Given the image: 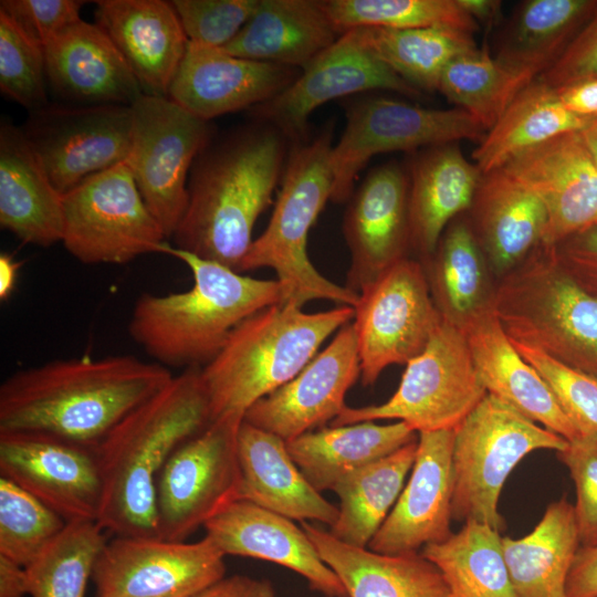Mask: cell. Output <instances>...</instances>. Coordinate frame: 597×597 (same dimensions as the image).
<instances>
[{"label":"cell","instance_id":"6da1fadb","mask_svg":"<svg viewBox=\"0 0 597 597\" xmlns=\"http://www.w3.org/2000/svg\"><path fill=\"white\" fill-rule=\"evenodd\" d=\"M171 378L168 368L132 355L55 359L21 369L0 386V431L98 447Z\"/></svg>","mask_w":597,"mask_h":597},{"label":"cell","instance_id":"7a4b0ae2","mask_svg":"<svg viewBox=\"0 0 597 597\" xmlns=\"http://www.w3.org/2000/svg\"><path fill=\"white\" fill-rule=\"evenodd\" d=\"M287 140L255 121L209 144L192 165L174 247L239 272L254 224L283 176Z\"/></svg>","mask_w":597,"mask_h":597},{"label":"cell","instance_id":"3957f363","mask_svg":"<svg viewBox=\"0 0 597 597\" xmlns=\"http://www.w3.org/2000/svg\"><path fill=\"white\" fill-rule=\"evenodd\" d=\"M212 421L200 368L184 369L101 442L98 524L114 536L159 537L156 485L165 463ZM160 538V537H159Z\"/></svg>","mask_w":597,"mask_h":597},{"label":"cell","instance_id":"277c9868","mask_svg":"<svg viewBox=\"0 0 597 597\" xmlns=\"http://www.w3.org/2000/svg\"><path fill=\"white\" fill-rule=\"evenodd\" d=\"M164 253L189 268L193 284L184 292L138 296L128 332L155 363L168 369L203 367L239 324L265 307L282 304L276 279L244 275L168 243Z\"/></svg>","mask_w":597,"mask_h":597},{"label":"cell","instance_id":"5b68a950","mask_svg":"<svg viewBox=\"0 0 597 597\" xmlns=\"http://www.w3.org/2000/svg\"><path fill=\"white\" fill-rule=\"evenodd\" d=\"M354 313L348 305L305 313L292 304H275L244 320L200 368L212 420L245 413L295 377L332 334L353 322Z\"/></svg>","mask_w":597,"mask_h":597},{"label":"cell","instance_id":"8992f818","mask_svg":"<svg viewBox=\"0 0 597 597\" xmlns=\"http://www.w3.org/2000/svg\"><path fill=\"white\" fill-rule=\"evenodd\" d=\"M333 128L296 145L287 158L271 219L244 255L239 272L271 268L283 292L282 304L301 307L313 300L355 306L359 294L322 275L307 254L308 232L333 191Z\"/></svg>","mask_w":597,"mask_h":597},{"label":"cell","instance_id":"52a82bcc","mask_svg":"<svg viewBox=\"0 0 597 597\" xmlns=\"http://www.w3.org/2000/svg\"><path fill=\"white\" fill-rule=\"evenodd\" d=\"M492 308L506 336L597 377V296L540 244L502 276Z\"/></svg>","mask_w":597,"mask_h":597},{"label":"cell","instance_id":"ba28073f","mask_svg":"<svg viewBox=\"0 0 597 597\" xmlns=\"http://www.w3.org/2000/svg\"><path fill=\"white\" fill-rule=\"evenodd\" d=\"M567 442L486 392L454 429L452 519L501 531L499 498L510 473L528 453Z\"/></svg>","mask_w":597,"mask_h":597},{"label":"cell","instance_id":"9c48e42d","mask_svg":"<svg viewBox=\"0 0 597 597\" xmlns=\"http://www.w3.org/2000/svg\"><path fill=\"white\" fill-rule=\"evenodd\" d=\"M485 395L465 332L441 316L425 349L406 364L387 401L346 406L331 426L395 419L418 433L455 429Z\"/></svg>","mask_w":597,"mask_h":597},{"label":"cell","instance_id":"30bf717a","mask_svg":"<svg viewBox=\"0 0 597 597\" xmlns=\"http://www.w3.org/2000/svg\"><path fill=\"white\" fill-rule=\"evenodd\" d=\"M62 243L84 264H124L163 253L166 234L122 163L63 195Z\"/></svg>","mask_w":597,"mask_h":597},{"label":"cell","instance_id":"8fae6325","mask_svg":"<svg viewBox=\"0 0 597 597\" xmlns=\"http://www.w3.org/2000/svg\"><path fill=\"white\" fill-rule=\"evenodd\" d=\"M244 413L229 412L181 443L157 479L159 537L186 541L239 498L238 436Z\"/></svg>","mask_w":597,"mask_h":597},{"label":"cell","instance_id":"7c38bea8","mask_svg":"<svg viewBox=\"0 0 597 597\" xmlns=\"http://www.w3.org/2000/svg\"><path fill=\"white\" fill-rule=\"evenodd\" d=\"M346 126L333 146L331 165L334 184L331 200L348 201L358 172L375 156L479 140L484 126L461 108H425L386 97H369L349 105Z\"/></svg>","mask_w":597,"mask_h":597},{"label":"cell","instance_id":"4fadbf2b","mask_svg":"<svg viewBox=\"0 0 597 597\" xmlns=\"http://www.w3.org/2000/svg\"><path fill=\"white\" fill-rule=\"evenodd\" d=\"M126 164L150 212L171 238L188 203V175L210 144V123L168 97L143 94L133 105Z\"/></svg>","mask_w":597,"mask_h":597},{"label":"cell","instance_id":"5bb4252c","mask_svg":"<svg viewBox=\"0 0 597 597\" xmlns=\"http://www.w3.org/2000/svg\"><path fill=\"white\" fill-rule=\"evenodd\" d=\"M353 324L360 381L371 386L390 365L407 364L427 346L441 321L420 261L405 258L360 293Z\"/></svg>","mask_w":597,"mask_h":597},{"label":"cell","instance_id":"9a60e30c","mask_svg":"<svg viewBox=\"0 0 597 597\" xmlns=\"http://www.w3.org/2000/svg\"><path fill=\"white\" fill-rule=\"evenodd\" d=\"M226 555L197 542L115 536L94 565L96 597H191L226 576Z\"/></svg>","mask_w":597,"mask_h":597},{"label":"cell","instance_id":"2e32d148","mask_svg":"<svg viewBox=\"0 0 597 597\" xmlns=\"http://www.w3.org/2000/svg\"><path fill=\"white\" fill-rule=\"evenodd\" d=\"M50 180L63 195L86 178L126 163L132 106L48 105L22 128Z\"/></svg>","mask_w":597,"mask_h":597},{"label":"cell","instance_id":"e0dca14e","mask_svg":"<svg viewBox=\"0 0 597 597\" xmlns=\"http://www.w3.org/2000/svg\"><path fill=\"white\" fill-rule=\"evenodd\" d=\"M0 476L67 523L98 521L104 483L98 447L25 431H0Z\"/></svg>","mask_w":597,"mask_h":597},{"label":"cell","instance_id":"ac0fdd59","mask_svg":"<svg viewBox=\"0 0 597 597\" xmlns=\"http://www.w3.org/2000/svg\"><path fill=\"white\" fill-rule=\"evenodd\" d=\"M371 90L394 91L409 97L422 93L364 46L355 30H348L304 67L287 88L251 109L255 121L272 125L287 139L297 142L306 135L308 117L318 106Z\"/></svg>","mask_w":597,"mask_h":597},{"label":"cell","instance_id":"d6986e66","mask_svg":"<svg viewBox=\"0 0 597 597\" xmlns=\"http://www.w3.org/2000/svg\"><path fill=\"white\" fill-rule=\"evenodd\" d=\"M358 378L360 360L350 322L295 377L254 402L243 419L290 441L336 419Z\"/></svg>","mask_w":597,"mask_h":597},{"label":"cell","instance_id":"ffe728a7","mask_svg":"<svg viewBox=\"0 0 597 597\" xmlns=\"http://www.w3.org/2000/svg\"><path fill=\"white\" fill-rule=\"evenodd\" d=\"M500 169L544 205L547 227L541 244L554 247L597 227V165L579 130L530 148Z\"/></svg>","mask_w":597,"mask_h":597},{"label":"cell","instance_id":"44dd1931","mask_svg":"<svg viewBox=\"0 0 597 597\" xmlns=\"http://www.w3.org/2000/svg\"><path fill=\"white\" fill-rule=\"evenodd\" d=\"M350 262L346 287L359 294L411 249L409 178L396 163L373 169L352 193L343 220Z\"/></svg>","mask_w":597,"mask_h":597},{"label":"cell","instance_id":"7402d4cb","mask_svg":"<svg viewBox=\"0 0 597 597\" xmlns=\"http://www.w3.org/2000/svg\"><path fill=\"white\" fill-rule=\"evenodd\" d=\"M453 443L454 429L418 433L409 480L367 548L413 554L452 533Z\"/></svg>","mask_w":597,"mask_h":597},{"label":"cell","instance_id":"603a6c76","mask_svg":"<svg viewBox=\"0 0 597 597\" xmlns=\"http://www.w3.org/2000/svg\"><path fill=\"white\" fill-rule=\"evenodd\" d=\"M301 71L234 56L222 48L188 41L168 98L210 122L272 100L287 88Z\"/></svg>","mask_w":597,"mask_h":597},{"label":"cell","instance_id":"cb8c5ba5","mask_svg":"<svg viewBox=\"0 0 597 597\" xmlns=\"http://www.w3.org/2000/svg\"><path fill=\"white\" fill-rule=\"evenodd\" d=\"M203 528L224 555L272 562L304 577L327 597H348L314 544L293 520L254 503L237 500L208 521Z\"/></svg>","mask_w":597,"mask_h":597},{"label":"cell","instance_id":"d4e9b609","mask_svg":"<svg viewBox=\"0 0 597 597\" xmlns=\"http://www.w3.org/2000/svg\"><path fill=\"white\" fill-rule=\"evenodd\" d=\"M95 23L123 55L143 93L168 97L188 38L171 2L96 1Z\"/></svg>","mask_w":597,"mask_h":597},{"label":"cell","instance_id":"484cf974","mask_svg":"<svg viewBox=\"0 0 597 597\" xmlns=\"http://www.w3.org/2000/svg\"><path fill=\"white\" fill-rule=\"evenodd\" d=\"M51 88L72 105L132 106L143 90L107 34L83 20L44 45Z\"/></svg>","mask_w":597,"mask_h":597},{"label":"cell","instance_id":"4316f807","mask_svg":"<svg viewBox=\"0 0 597 597\" xmlns=\"http://www.w3.org/2000/svg\"><path fill=\"white\" fill-rule=\"evenodd\" d=\"M463 331L476 374L488 394L567 441L580 434L542 376L515 349L492 304Z\"/></svg>","mask_w":597,"mask_h":597},{"label":"cell","instance_id":"83f0119b","mask_svg":"<svg viewBox=\"0 0 597 597\" xmlns=\"http://www.w3.org/2000/svg\"><path fill=\"white\" fill-rule=\"evenodd\" d=\"M238 500L254 503L293 521L331 527L338 507L314 489L293 461L282 438L242 421L238 436Z\"/></svg>","mask_w":597,"mask_h":597},{"label":"cell","instance_id":"f1b7e54d","mask_svg":"<svg viewBox=\"0 0 597 597\" xmlns=\"http://www.w3.org/2000/svg\"><path fill=\"white\" fill-rule=\"evenodd\" d=\"M63 193L50 180L22 128L0 127V224L22 242L49 247L63 237Z\"/></svg>","mask_w":597,"mask_h":597},{"label":"cell","instance_id":"f546056e","mask_svg":"<svg viewBox=\"0 0 597 597\" xmlns=\"http://www.w3.org/2000/svg\"><path fill=\"white\" fill-rule=\"evenodd\" d=\"M470 226L488 265L503 276L542 243L547 213L542 201L502 169L483 174Z\"/></svg>","mask_w":597,"mask_h":597},{"label":"cell","instance_id":"4dcf8cb0","mask_svg":"<svg viewBox=\"0 0 597 597\" xmlns=\"http://www.w3.org/2000/svg\"><path fill=\"white\" fill-rule=\"evenodd\" d=\"M481 171L457 143L432 146L413 160L409 177L410 242L429 260L447 227L470 209Z\"/></svg>","mask_w":597,"mask_h":597},{"label":"cell","instance_id":"1f68e13d","mask_svg":"<svg viewBox=\"0 0 597 597\" xmlns=\"http://www.w3.org/2000/svg\"><path fill=\"white\" fill-rule=\"evenodd\" d=\"M341 35L322 1L260 0L222 49L234 56L303 70Z\"/></svg>","mask_w":597,"mask_h":597},{"label":"cell","instance_id":"d6a6232c","mask_svg":"<svg viewBox=\"0 0 597 597\" xmlns=\"http://www.w3.org/2000/svg\"><path fill=\"white\" fill-rule=\"evenodd\" d=\"M301 527L348 597H449L440 572L420 553L379 554L346 544L311 522Z\"/></svg>","mask_w":597,"mask_h":597},{"label":"cell","instance_id":"836d02e7","mask_svg":"<svg viewBox=\"0 0 597 597\" xmlns=\"http://www.w3.org/2000/svg\"><path fill=\"white\" fill-rule=\"evenodd\" d=\"M418 439L404 421H363L320 428L286 441L305 479L318 492L333 491L347 475Z\"/></svg>","mask_w":597,"mask_h":597},{"label":"cell","instance_id":"e575fe53","mask_svg":"<svg viewBox=\"0 0 597 597\" xmlns=\"http://www.w3.org/2000/svg\"><path fill=\"white\" fill-rule=\"evenodd\" d=\"M597 11V0H525L513 10L495 44L506 67L537 78L565 52Z\"/></svg>","mask_w":597,"mask_h":597},{"label":"cell","instance_id":"d590c367","mask_svg":"<svg viewBox=\"0 0 597 597\" xmlns=\"http://www.w3.org/2000/svg\"><path fill=\"white\" fill-rule=\"evenodd\" d=\"M515 597H567L566 583L580 547L574 504L552 502L531 533L502 537Z\"/></svg>","mask_w":597,"mask_h":597},{"label":"cell","instance_id":"8d00e7d4","mask_svg":"<svg viewBox=\"0 0 597 597\" xmlns=\"http://www.w3.org/2000/svg\"><path fill=\"white\" fill-rule=\"evenodd\" d=\"M590 118L563 105L555 87L536 78L522 88L472 153L481 174L562 134L580 130Z\"/></svg>","mask_w":597,"mask_h":597},{"label":"cell","instance_id":"74e56055","mask_svg":"<svg viewBox=\"0 0 597 597\" xmlns=\"http://www.w3.org/2000/svg\"><path fill=\"white\" fill-rule=\"evenodd\" d=\"M423 265L433 302L443 318L464 328L491 305L488 262L470 222L454 219Z\"/></svg>","mask_w":597,"mask_h":597},{"label":"cell","instance_id":"f35d334b","mask_svg":"<svg viewBox=\"0 0 597 597\" xmlns=\"http://www.w3.org/2000/svg\"><path fill=\"white\" fill-rule=\"evenodd\" d=\"M418 439L347 475L333 492L339 499L338 517L329 527L337 540L367 547L396 501L411 470Z\"/></svg>","mask_w":597,"mask_h":597},{"label":"cell","instance_id":"ab89813d","mask_svg":"<svg viewBox=\"0 0 597 597\" xmlns=\"http://www.w3.org/2000/svg\"><path fill=\"white\" fill-rule=\"evenodd\" d=\"M420 554L438 568L449 597H515L500 531L489 524L467 521Z\"/></svg>","mask_w":597,"mask_h":597},{"label":"cell","instance_id":"60d3db41","mask_svg":"<svg viewBox=\"0 0 597 597\" xmlns=\"http://www.w3.org/2000/svg\"><path fill=\"white\" fill-rule=\"evenodd\" d=\"M364 46L419 91H438L455 57L476 49L473 34L444 27L352 29Z\"/></svg>","mask_w":597,"mask_h":597},{"label":"cell","instance_id":"b9f144b4","mask_svg":"<svg viewBox=\"0 0 597 597\" xmlns=\"http://www.w3.org/2000/svg\"><path fill=\"white\" fill-rule=\"evenodd\" d=\"M534 80L506 67L486 49L476 48L447 65L438 91L474 116L488 132L516 94Z\"/></svg>","mask_w":597,"mask_h":597},{"label":"cell","instance_id":"7bdbcfd3","mask_svg":"<svg viewBox=\"0 0 597 597\" xmlns=\"http://www.w3.org/2000/svg\"><path fill=\"white\" fill-rule=\"evenodd\" d=\"M97 521L67 523L27 569L31 597H85L96 559L107 540Z\"/></svg>","mask_w":597,"mask_h":597},{"label":"cell","instance_id":"ee69618b","mask_svg":"<svg viewBox=\"0 0 597 597\" xmlns=\"http://www.w3.org/2000/svg\"><path fill=\"white\" fill-rule=\"evenodd\" d=\"M323 8L343 34L357 28H452L469 33L478 23L457 0H325Z\"/></svg>","mask_w":597,"mask_h":597},{"label":"cell","instance_id":"f6af8a7d","mask_svg":"<svg viewBox=\"0 0 597 597\" xmlns=\"http://www.w3.org/2000/svg\"><path fill=\"white\" fill-rule=\"evenodd\" d=\"M67 522L38 498L0 476V555L28 567Z\"/></svg>","mask_w":597,"mask_h":597},{"label":"cell","instance_id":"bcb514c9","mask_svg":"<svg viewBox=\"0 0 597 597\" xmlns=\"http://www.w3.org/2000/svg\"><path fill=\"white\" fill-rule=\"evenodd\" d=\"M44 49L0 11V88L31 113L49 105Z\"/></svg>","mask_w":597,"mask_h":597},{"label":"cell","instance_id":"7dc6e473","mask_svg":"<svg viewBox=\"0 0 597 597\" xmlns=\"http://www.w3.org/2000/svg\"><path fill=\"white\" fill-rule=\"evenodd\" d=\"M512 344L542 376L578 432L597 433V377L572 368L533 347Z\"/></svg>","mask_w":597,"mask_h":597},{"label":"cell","instance_id":"c3c4849f","mask_svg":"<svg viewBox=\"0 0 597 597\" xmlns=\"http://www.w3.org/2000/svg\"><path fill=\"white\" fill-rule=\"evenodd\" d=\"M260 0L170 1L188 41L222 48L255 12Z\"/></svg>","mask_w":597,"mask_h":597},{"label":"cell","instance_id":"681fc988","mask_svg":"<svg viewBox=\"0 0 597 597\" xmlns=\"http://www.w3.org/2000/svg\"><path fill=\"white\" fill-rule=\"evenodd\" d=\"M576 489L575 516L580 546L597 545V433H580L556 452Z\"/></svg>","mask_w":597,"mask_h":597},{"label":"cell","instance_id":"f907efd6","mask_svg":"<svg viewBox=\"0 0 597 597\" xmlns=\"http://www.w3.org/2000/svg\"><path fill=\"white\" fill-rule=\"evenodd\" d=\"M84 3L78 0H1L0 11L44 48L62 31L82 20L80 11Z\"/></svg>","mask_w":597,"mask_h":597},{"label":"cell","instance_id":"816d5d0a","mask_svg":"<svg viewBox=\"0 0 597 597\" xmlns=\"http://www.w3.org/2000/svg\"><path fill=\"white\" fill-rule=\"evenodd\" d=\"M538 80L558 88L597 78V11Z\"/></svg>","mask_w":597,"mask_h":597},{"label":"cell","instance_id":"f5cc1de1","mask_svg":"<svg viewBox=\"0 0 597 597\" xmlns=\"http://www.w3.org/2000/svg\"><path fill=\"white\" fill-rule=\"evenodd\" d=\"M551 248L561 268L586 291L597 296V227Z\"/></svg>","mask_w":597,"mask_h":597},{"label":"cell","instance_id":"db71d44e","mask_svg":"<svg viewBox=\"0 0 597 597\" xmlns=\"http://www.w3.org/2000/svg\"><path fill=\"white\" fill-rule=\"evenodd\" d=\"M567 597H597V545L580 546L566 583Z\"/></svg>","mask_w":597,"mask_h":597},{"label":"cell","instance_id":"11a10c76","mask_svg":"<svg viewBox=\"0 0 597 597\" xmlns=\"http://www.w3.org/2000/svg\"><path fill=\"white\" fill-rule=\"evenodd\" d=\"M191 597H275V590L268 579L237 574L224 576Z\"/></svg>","mask_w":597,"mask_h":597},{"label":"cell","instance_id":"9f6ffc18","mask_svg":"<svg viewBox=\"0 0 597 597\" xmlns=\"http://www.w3.org/2000/svg\"><path fill=\"white\" fill-rule=\"evenodd\" d=\"M563 105L584 118L597 117V78L556 88Z\"/></svg>","mask_w":597,"mask_h":597},{"label":"cell","instance_id":"6f0895ef","mask_svg":"<svg viewBox=\"0 0 597 597\" xmlns=\"http://www.w3.org/2000/svg\"><path fill=\"white\" fill-rule=\"evenodd\" d=\"M27 595L25 567L0 555V597H25Z\"/></svg>","mask_w":597,"mask_h":597},{"label":"cell","instance_id":"680465c9","mask_svg":"<svg viewBox=\"0 0 597 597\" xmlns=\"http://www.w3.org/2000/svg\"><path fill=\"white\" fill-rule=\"evenodd\" d=\"M457 2L476 23L488 28L495 25L502 14V2L499 0H457Z\"/></svg>","mask_w":597,"mask_h":597},{"label":"cell","instance_id":"91938a15","mask_svg":"<svg viewBox=\"0 0 597 597\" xmlns=\"http://www.w3.org/2000/svg\"><path fill=\"white\" fill-rule=\"evenodd\" d=\"M21 263L12 254H0V298L7 300L13 292Z\"/></svg>","mask_w":597,"mask_h":597},{"label":"cell","instance_id":"94428289","mask_svg":"<svg viewBox=\"0 0 597 597\" xmlns=\"http://www.w3.org/2000/svg\"><path fill=\"white\" fill-rule=\"evenodd\" d=\"M582 138L597 165V117L590 118L579 130Z\"/></svg>","mask_w":597,"mask_h":597}]
</instances>
